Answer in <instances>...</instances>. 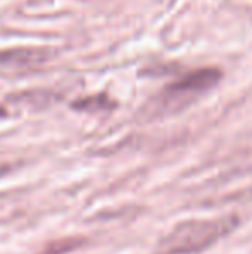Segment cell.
<instances>
[{
    "label": "cell",
    "mask_w": 252,
    "mask_h": 254,
    "mask_svg": "<svg viewBox=\"0 0 252 254\" xmlns=\"http://www.w3.org/2000/svg\"><path fill=\"white\" fill-rule=\"evenodd\" d=\"M239 225L235 214L212 218V220H192L178 223L162 241V249L169 254L202 253L219 239L232 234Z\"/></svg>",
    "instance_id": "6da1fadb"
},
{
    "label": "cell",
    "mask_w": 252,
    "mask_h": 254,
    "mask_svg": "<svg viewBox=\"0 0 252 254\" xmlns=\"http://www.w3.org/2000/svg\"><path fill=\"white\" fill-rule=\"evenodd\" d=\"M219 78H221V71L214 69V67H202L197 71H190L162 92L164 104L168 106V102H176L178 106H182L183 101H190L195 95L212 88L219 81Z\"/></svg>",
    "instance_id": "7a4b0ae2"
},
{
    "label": "cell",
    "mask_w": 252,
    "mask_h": 254,
    "mask_svg": "<svg viewBox=\"0 0 252 254\" xmlns=\"http://www.w3.org/2000/svg\"><path fill=\"white\" fill-rule=\"evenodd\" d=\"M52 54L47 49H9L0 51V73L3 74H23L31 73L49 59Z\"/></svg>",
    "instance_id": "3957f363"
},
{
    "label": "cell",
    "mask_w": 252,
    "mask_h": 254,
    "mask_svg": "<svg viewBox=\"0 0 252 254\" xmlns=\"http://www.w3.org/2000/svg\"><path fill=\"white\" fill-rule=\"evenodd\" d=\"M114 106V102L107 97L105 94H99V95H92L87 99H80L73 104L74 109H81V111H104V109H111Z\"/></svg>",
    "instance_id": "277c9868"
},
{
    "label": "cell",
    "mask_w": 252,
    "mask_h": 254,
    "mask_svg": "<svg viewBox=\"0 0 252 254\" xmlns=\"http://www.w3.org/2000/svg\"><path fill=\"white\" fill-rule=\"evenodd\" d=\"M78 246H81V241H59V242H55V244L49 246V248L45 249V254H64V253L73 251Z\"/></svg>",
    "instance_id": "5b68a950"
},
{
    "label": "cell",
    "mask_w": 252,
    "mask_h": 254,
    "mask_svg": "<svg viewBox=\"0 0 252 254\" xmlns=\"http://www.w3.org/2000/svg\"><path fill=\"white\" fill-rule=\"evenodd\" d=\"M3 114H5V111H3L2 107H0V116H3Z\"/></svg>",
    "instance_id": "8992f818"
}]
</instances>
